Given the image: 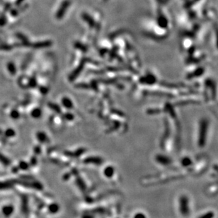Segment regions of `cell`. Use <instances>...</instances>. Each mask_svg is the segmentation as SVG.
Listing matches in <instances>:
<instances>
[{"label":"cell","instance_id":"5b68a950","mask_svg":"<svg viewBox=\"0 0 218 218\" xmlns=\"http://www.w3.org/2000/svg\"><path fill=\"white\" fill-rule=\"evenodd\" d=\"M4 213L6 215H10L11 213L13 211V207H11V206H8V207H5V208H4Z\"/></svg>","mask_w":218,"mask_h":218},{"label":"cell","instance_id":"6da1fadb","mask_svg":"<svg viewBox=\"0 0 218 218\" xmlns=\"http://www.w3.org/2000/svg\"><path fill=\"white\" fill-rule=\"evenodd\" d=\"M209 122L206 119H202L200 122V130H199V137H198V144L200 147L204 146L206 143L207 132H208Z\"/></svg>","mask_w":218,"mask_h":218},{"label":"cell","instance_id":"52a82bcc","mask_svg":"<svg viewBox=\"0 0 218 218\" xmlns=\"http://www.w3.org/2000/svg\"><path fill=\"white\" fill-rule=\"evenodd\" d=\"M9 72H11V73H15V68H14V64H9Z\"/></svg>","mask_w":218,"mask_h":218},{"label":"cell","instance_id":"9c48e42d","mask_svg":"<svg viewBox=\"0 0 218 218\" xmlns=\"http://www.w3.org/2000/svg\"><path fill=\"white\" fill-rule=\"evenodd\" d=\"M135 218H145L144 216V215H142V214H137V215L135 216Z\"/></svg>","mask_w":218,"mask_h":218},{"label":"cell","instance_id":"ba28073f","mask_svg":"<svg viewBox=\"0 0 218 218\" xmlns=\"http://www.w3.org/2000/svg\"><path fill=\"white\" fill-rule=\"evenodd\" d=\"M0 160H2L4 163H5V164H8V163H9L7 159H6L5 157H4V156H2V155H0Z\"/></svg>","mask_w":218,"mask_h":218},{"label":"cell","instance_id":"7a4b0ae2","mask_svg":"<svg viewBox=\"0 0 218 218\" xmlns=\"http://www.w3.org/2000/svg\"><path fill=\"white\" fill-rule=\"evenodd\" d=\"M179 208L181 214L184 216L189 214V201L185 196H182L179 199Z\"/></svg>","mask_w":218,"mask_h":218},{"label":"cell","instance_id":"8992f818","mask_svg":"<svg viewBox=\"0 0 218 218\" xmlns=\"http://www.w3.org/2000/svg\"><path fill=\"white\" fill-rule=\"evenodd\" d=\"M213 216H214V214H213V213L210 212V213H208L206 215H203L202 216H201L200 218H213Z\"/></svg>","mask_w":218,"mask_h":218},{"label":"cell","instance_id":"277c9868","mask_svg":"<svg viewBox=\"0 0 218 218\" xmlns=\"http://www.w3.org/2000/svg\"><path fill=\"white\" fill-rule=\"evenodd\" d=\"M191 164L192 161L189 157H185V158H183L182 160H181V165H182L183 167H188V166L191 165Z\"/></svg>","mask_w":218,"mask_h":218},{"label":"cell","instance_id":"3957f363","mask_svg":"<svg viewBox=\"0 0 218 218\" xmlns=\"http://www.w3.org/2000/svg\"><path fill=\"white\" fill-rule=\"evenodd\" d=\"M157 160L159 163L163 165H169L170 163H171V159L168 157L167 156H164V155H157Z\"/></svg>","mask_w":218,"mask_h":218}]
</instances>
